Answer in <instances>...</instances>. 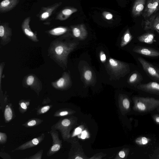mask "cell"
<instances>
[{
	"mask_svg": "<svg viewBox=\"0 0 159 159\" xmlns=\"http://www.w3.org/2000/svg\"><path fill=\"white\" fill-rule=\"evenodd\" d=\"M156 120L157 122H159V117H157L156 119Z\"/></svg>",
	"mask_w": 159,
	"mask_h": 159,
	"instance_id": "obj_39",
	"label": "cell"
},
{
	"mask_svg": "<svg viewBox=\"0 0 159 159\" xmlns=\"http://www.w3.org/2000/svg\"><path fill=\"white\" fill-rule=\"evenodd\" d=\"M109 63L111 68L116 72L125 73L129 71V66L127 64L110 58Z\"/></svg>",
	"mask_w": 159,
	"mask_h": 159,
	"instance_id": "obj_6",
	"label": "cell"
},
{
	"mask_svg": "<svg viewBox=\"0 0 159 159\" xmlns=\"http://www.w3.org/2000/svg\"><path fill=\"white\" fill-rule=\"evenodd\" d=\"M34 80V78L33 76L30 75L29 76L27 79V83L29 85H32Z\"/></svg>",
	"mask_w": 159,
	"mask_h": 159,
	"instance_id": "obj_27",
	"label": "cell"
},
{
	"mask_svg": "<svg viewBox=\"0 0 159 159\" xmlns=\"http://www.w3.org/2000/svg\"><path fill=\"white\" fill-rule=\"evenodd\" d=\"M155 35L152 33H147L143 34L138 37L140 42L148 44H152L155 41Z\"/></svg>",
	"mask_w": 159,
	"mask_h": 159,
	"instance_id": "obj_14",
	"label": "cell"
},
{
	"mask_svg": "<svg viewBox=\"0 0 159 159\" xmlns=\"http://www.w3.org/2000/svg\"><path fill=\"white\" fill-rule=\"evenodd\" d=\"M4 116L6 121H10L12 118L13 114L11 107L8 105H7L4 111Z\"/></svg>",
	"mask_w": 159,
	"mask_h": 159,
	"instance_id": "obj_18",
	"label": "cell"
},
{
	"mask_svg": "<svg viewBox=\"0 0 159 159\" xmlns=\"http://www.w3.org/2000/svg\"><path fill=\"white\" fill-rule=\"evenodd\" d=\"M62 3L61 2L56 3L48 7H42L38 15L39 19L42 21L47 19L61 5Z\"/></svg>",
	"mask_w": 159,
	"mask_h": 159,
	"instance_id": "obj_4",
	"label": "cell"
},
{
	"mask_svg": "<svg viewBox=\"0 0 159 159\" xmlns=\"http://www.w3.org/2000/svg\"><path fill=\"white\" fill-rule=\"evenodd\" d=\"M52 139V146L47 153V155L50 157L57 152L61 147V141L59 138L58 132L57 130L52 128L50 131Z\"/></svg>",
	"mask_w": 159,
	"mask_h": 159,
	"instance_id": "obj_2",
	"label": "cell"
},
{
	"mask_svg": "<svg viewBox=\"0 0 159 159\" xmlns=\"http://www.w3.org/2000/svg\"><path fill=\"white\" fill-rule=\"evenodd\" d=\"M92 71L89 70H86L84 73V77L87 81H90L92 79Z\"/></svg>",
	"mask_w": 159,
	"mask_h": 159,
	"instance_id": "obj_23",
	"label": "cell"
},
{
	"mask_svg": "<svg viewBox=\"0 0 159 159\" xmlns=\"http://www.w3.org/2000/svg\"><path fill=\"white\" fill-rule=\"evenodd\" d=\"M123 104L125 108H129L130 104L129 100L127 98L124 99L123 101Z\"/></svg>",
	"mask_w": 159,
	"mask_h": 159,
	"instance_id": "obj_30",
	"label": "cell"
},
{
	"mask_svg": "<svg viewBox=\"0 0 159 159\" xmlns=\"http://www.w3.org/2000/svg\"><path fill=\"white\" fill-rule=\"evenodd\" d=\"M159 10V0H148L142 15L148 18Z\"/></svg>",
	"mask_w": 159,
	"mask_h": 159,
	"instance_id": "obj_3",
	"label": "cell"
},
{
	"mask_svg": "<svg viewBox=\"0 0 159 159\" xmlns=\"http://www.w3.org/2000/svg\"><path fill=\"white\" fill-rule=\"evenodd\" d=\"M102 15L103 17L107 20H111L113 18V15L111 13L109 12L104 11L102 13Z\"/></svg>",
	"mask_w": 159,
	"mask_h": 159,
	"instance_id": "obj_22",
	"label": "cell"
},
{
	"mask_svg": "<svg viewBox=\"0 0 159 159\" xmlns=\"http://www.w3.org/2000/svg\"><path fill=\"white\" fill-rule=\"evenodd\" d=\"M75 159H83V158L80 157H77L75 158Z\"/></svg>",
	"mask_w": 159,
	"mask_h": 159,
	"instance_id": "obj_38",
	"label": "cell"
},
{
	"mask_svg": "<svg viewBox=\"0 0 159 159\" xmlns=\"http://www.w3.org/2000/svg\"><path fill=\"white\" fill-rule=\"evenodd\" d=\"M72 31L75 37L80 39H85L87 35L85 27L83 24L73 26L72 28Z\"/></svg>",
	"mask_w": 159,
	"mask_h": 159,
	"instance_id": "obj_12",
	"label": "cell"
},
{
	"mask_svg": "<svg viewBox=\"0 0 159 159\" xmlns=\"http://www.w3.org/2000/svg\"><path fill=\"white\" fill-rule=\"evenodd\" d=\"M119 155L120 157L121 158H124L125 156V153L123 151H121L119 152Z\"/></svg>",
	"mask_w": 159,
	"mask_h": 159,
	"instance_id": "obj_35",
	"label": "cell"
},
{
	"mask_svg": "<svg viewBox=\"0 0 159 159\" xmlns=\"http://www.w3.org/2000/svg\"><path fill=\"white\" fill-rule=\"evenodd\" d=\"M132 39V36L129 30L128 29L126 30L123 36L121 43V46L123 47L130 42Z\"/></svg>",
	"mask_w": 159,
	"mask_h": 159,
	"instance_id": "obj_16",
	"label": "cell"
},
{
	"mask_svg": "<svg viewBox=\"0 0 159 159\" xmlns=\"http://www.w3.org/2000/svg\"><path fill=\"white\" fill-rule=\"evenodd\" d=\"M77 8L71 7H67L62 9L57 15L56 19L65 20L69 18L72 14L76 12Z\"/></svg>",
	"mask_w": 159,
	"mask_h": 159,
	"instance_id": "obj_11",
	"label": "cell"
},
{
	"mask_svg": "<svg viewBox=\"0 0 159 159\" xmlns=\"http://www.w3.org/2000/svg\"><path fill=\"white\" fill-rule=\"evenodd\" d=\"M19 0H3L0 3V12L6 13L14 8L19 2Z\"/></svg>",
	"mask_w": 159,
	"mask_h": 159,
	"instance_id": "obj_9",
	"label": "cell"
},
{
	"mask_svg": "<svg viewBox=\"0 0 159 159\" xmlns=\"http://www.w3.org/2000/svg\"><path fill=\"white\" fill-rule=\"evenodd\" d=\"M142 78V76L138 72H134L129 77V82L130 83L134 84L139 82Z\"/></svg>",
	"mask_w": 159,
	"mask_h": 159,
	"instance_id": "obj_19",
	"label": "cell"
},
{
	"mask_svg": "<svg viewBox=\"0 0 159 159\" xmlns=\"http://www.w3.org/2000/svg\"><path fill=\"white\" fill-rule=\"evenodd\" d=\"M138 61L143 70L152 79L159 81V71L152 65L142 57H139Z\"/></svg>",
	"mask_w": 159,
	"mask_h": 159,
	"instance_id": "obj_1",
	"label": "cell"
},
{
	"mask_svg": "<svg viewBox=\"0 0 159 159\" xmlns=\"http://www.w3.org/2000/svg\"><path fill=\"white\" fill-rule=\"evenodd\" d=\"M29 102H21L20 104V107L24 110H26L27 108L28 103Z\"/></svg>",
	"mask_w": 159,
	"mask_h": 159,
	"instance_id": "obj_32",
	"label": "cell"
},
{
	"mask_svg": "<svg viewBox=\"0 0 159 159\" xmlns=\"http://www.w3.org/2000/svg\"><path fill=\"white\" fill-rule=\"evenodd\" d=\"M30 21V17H28L25 18L22 23V28L26 35L29 37H33L34 36V35L30 28L29 24Z\"/></svg>",
	"mask_w": 159,
	"mask_h": 159,
	"instance_id": "obj_15",
	"label": "cell"
},
{
	"mask_svg": "<svg viewBox=\"0 0 159 159\" xmlns=\"http://www.w3.org/2000/svg\"><path fill=\"white\" fill-rule=\"evenodd\" d=\"M7 136L6 134L0 132V142L1 144L5 143L7 140Z\"/></svg>",
	"mask_w": 159,
	"mask_h": 159,
	"instance_id": "obj_25",
	"label": "cell"
},
{
	"mask_svg": "<svg viewBox=\"0 0 159 159\" xmlns=\"http://www.w3.org/2000/svg\"><path fill=\"white\" fill-rule=\"evenodd\" d=\"M100 58L101 61L102 62H105L106 60V55L102 51L100 52Z\"/></svg>",
	"mask_w": 159,
	"mask_h": 159,
	"instance_id": "obj_31",
	"label": "cell"
},
{
	"mask_svg": "<svg viewBox=\"0 0 159 159\" xmlns=\"http://www.w3.org/2000/svg\"><path fill=\"white\" fill-rule=\"evenodd\" d=\"M81 131V129L80 128H77L75 131V133L76 134H79L80 133Z\"/></svg>",
	"mask_w": 159,
	"mask_h": 159,
	"instance_id": "obj_36",
	"label": "cell"
},
{
	"mask_svg": "<svg viewBox=\"0 0 159 159\" xmlns=\"http://www.w3.org/2000/svg\"><path fill=\"white\" fill-rule=\"evenodd\" d=\"M45 134H42L40 136L21 144L15 150H24L34 147L40 143L43 140Z\"/></svg>",
	"mask_w": 159,
	"mask_h": 159,
	"instance_id": "obj_8",
	"label": "cell"
},
{
	"mask_svg": "<svg viewBox=\"0 0 159 159\" xmlns=\"http://www.w3.org/2000/svg\"><path fill=\"white\" fill-rule=\"evenodd\" d=\"M140 143H142L143 144H145L148 143V140L145 137H143L142 138L141 140H140Z\"/></svg>",
	"mask_w": 159,
	"mask_h": 159,
	"instance_id": "obj_34",
	"label": "cell"
},
{
	"mask_svg": "<svg viewBox=\"0 0 159 159\" xmlns=\"http://www.w3.org/2000/svg\"><path fill=\"white\" fill-rule=\"evenodd\" d=\"M4 27L3 24L0 26V36L1 37H3L4 35Z\"/></svg>",
	"mask_w": 159,
	"mask_h": 159,
	"instance_id": "obj_33",
	"label": "cell"
},
{
	"mask_svg": "<svg viewBox=\"0 0 159 159\" xmlns=\"http://www.w3.org/2000/svg\"><path fill=\"white\" fill-rule=\"evenodd\" d=\"M43 120L38 118H33L30 119L27 121L23 125L26 127H33L41 124Z\"/></svg>",
	"mask_w": 159,
	"mask_h": 159,
	"instance_id": "obj_17",
	"label": "cell"
},
{
	"mask_svg": "<svg viewBox=\"0 0 159 159\" xmlns=\"http://www.w3.org/2000/svg\"><path fill=\"white\" fill-rule=\"evenodd\" d=\"M67 31L66 28L60 27L53 29L50 31V33L53 35H60L65 33Z\"/></svg>",
	"mask_w": 159,
	"mask_h": 159,
	"instance_id": "obj_20",
	"label": "cell"
},
{
	"mask_svg": "<svg viewBox=\"0 0 159 159\" xmlns=\"http://www.w3.org/2000/svg\"><path fill=\"white\" fill-rule=\"evenodd\" d=\"M64 51V48L61 46H58L55 49L56 53L58 55L61 54Z\"/></svg>",
	"mask_w": 159,
	"mask_h": 159,
	"instance_id": "obj_26",
	"label": "cell"
},
{
	"mask_svg": "<svg viewBox=\"0 0 159 159\" xmlns=\"http://www.w3.org/2000/svg\"><path fill=\"white\" fill-rule=\"evenodd\" d=\"M43 152L42 150H40L34 155L28 158V159H41L42 158V156Z\"/></svg>",
	"mask_w": 159,
	"mask_h": 159,
	"instance_id": "obj_24",
	"label": "cell"
},
{
	"mask_svg": "<svg viewBox=\"0 0 159 159\" xmlns=\"http://www.w3.org/2000/svg\"><path fill=\"white\" fill-rule=\"evenodd\" d=\"M138 88L144 90L159 93V84L156 82H150L145 84H139Z\"/></svg>",
	"mask_w": 159,
	"mask_h": 159,
	"instance_id": "obj_13",
	"label": "cell"
},
{
	"mask_svg": "<svg viewBox=\"0 0 159 159\" xmlns=\"http://www.w3.org/2000/svg\"><path fill=\"white\" fill-rule=\"evenodd\" d=\"M86 131H84L83 132L82 134V135L81 136V138L82 139H85L86 137Z\"/></svg>",
	"mask_w": 159,
	"mask_h": 159,
	"instance_id": "obj_37",
	"label": "cell"
},
{
	"mask_svg": "<svg viewBox=\"0 0 159 159\" xmlns=\"http://www.w3.org/2000/svg\"><path fill=\"white\" fill-rule=\"evenodd\" d=\"M133 51L138 54L150 57H157L159 56V52L152 48L138 47L134 48Z\"/></svg>",
	"mask_w": 159,
	"mask_h": 159,
	"instance_id": "obj_7",
	"label": "cell"
},
{
	"mask_svg": "<svg viewBox=\"0 0 159 159\" xmlns=\"http://www.w3.org/2000/svg\"><path fill=\"white\" fill-rule=\"evenodd\" d=\"M119 1H123V0H119Z\"/></svg>",
	"mask_w": 159,
	"mask_h": 159,
	"instance_id": "obj_40",
	"label": "cell"
},
{
	"mask_svg": "<svg viewBox=\"0 0 159 159\" xmlns=\"http://www.w3.org/2000/svg\"><path fill=\"white\" fill-rule=\"evenodd\" d=\"M146 0H135L132 9V14L134 17L140 16L145 8Z\"/></svg>",
	"mask_w": 159,
	"mask_h": 159,
	"instance_id": "obj_10",
	"label": "cell"
},
{
	"mask_svg": "<svg viewBox=\"0 0 159 159\" xmlns=\"http://www.w3.org/2000/svg\"><path fill=\"white\" fill-rule=\"evenodd\" d=\"M51 106L50 105H46L41 107L37 111V114L38 115L43 114L47 112L50 108Z\"/></svg>",
	"mask_w": 159,
	"mask_h": 159,
	"instance_id": "obj_21",
	"label": "cell"
},
{
	"mask_svg": "<svg viewBox=\"0 0 159 159\" xmlns=\"http://www.w3.org/2000/svg\"><path fill=\"white\" fill-rule=\"evenodd\" d=\"M143 27L145 30H155L159 34V15H152L145 20Z\"/></svg>",
	"mask_w": 159,
	"mask_h": 159,
	"instance_id": "obj_5",
	"label": "cell"
},
{
	"mask_svg": "<svg viewBox=\"0 0 159 159\" xmlns=\"http://www.w3.org/2000/svg\"><path fill=\"white\" fill-rule=\"evenodd\" d=\"M137 106L139 109L142 111H144L146 108L144 104L141 102H139L137 103Z\"/></svg>",
	"mask_w": 159,
	"mask_h": 159,
	"instance_id": "obj_29",
	"label": "cell"
},
{
	"mask_svg": "<svg viewBox=\"0 0 159 159\" xmlns=\"http://www.w3.org/2000/svg\"><path fill=\"white\" fill-rule=\"evenodd\" d=\"M65 82V80L64 79L61 78L57 81V84L58 87L61 88L63 86Z\"/></svg>",
	"mask_w": 159,
	"mask_h": 159,
	"instance_id": "obj_28",
	"label": "cell"
}]
</instances>
